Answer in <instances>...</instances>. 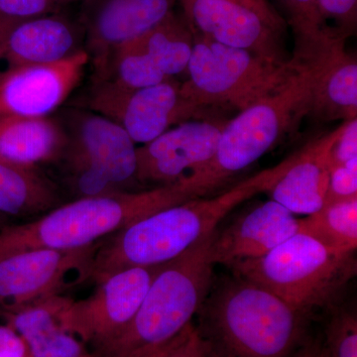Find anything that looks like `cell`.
I'll use <instances>...</instances> for the list:
<instances>
[{"label":"cell","instance_id":"cell-1","mask_svg":"<svg viewBox=\"0 0 357 357\" xmlns=\"http://www.w3.org/2000/svg\"><path fill=\"white\" fill-rule=\"evenodd\" d=\"M293 155L211 198L190 199L140 218L105 237L96 248L89 281L114 272L175 259L217 230L223 218L256 195L269 192L287 170Z\"/></svg>","mask_w":357,"mask_h":357},{"label":"cell","instance_id":"cell-2","mask_svg":"<svg viewBox=\"0 0 357 357\" xmlns=\"http://www.w3.org/2000/svg\"><path fill=\"white\" fill-rule=\"evenodd\" d=\"M191 199L181 185L73 199L32 222L0 229V258L33 249L88 248L126 225Z\"/></svg>","mask_w":357,"mask_h":357},{"label":"cell","instance_id":"cell-3","mask_svg":"<svg viewBox=\"0 0 357 357\" xmlns=\"http://www.w3.org/2000/svg\"><path fill=\"white\" fill-rule=\"evenodd\" d=\"M211 340L227 357H291L307 314L259 284L227 277L203 306Z\"/></svg>","mask_w":357,"mask_h":357},{"label":"cell","instance_id":"cell-4","mask_svg":"<svg viewBox=\"0 0 357 357\" xmlns=\"http://www.w3.org/2000/svg\"><path fill=\"white\" fill-rule=\"evenodd\" d=\"M293 59L295 70L285 84L225 122L213 158L178 184L192 199L208 196L255 164L309 114L311 70Z\"/></svg>","mask_w":357,"mask_h":357},{"label":"cell","instance_id":"cell-5","mask_svg":"<svg viewBox=\"0 0 357 357\" xmlns=\"http://www.w3.org/2000/svg\"><path fill=\"white\" fill-rule=\"evenodd\" d=\"M215 232L161 265L130 325L93 351L96 357H126L168 344L192 323L213 286L210 248Z\"/></svg>","mask_w":357,"mask_h":357},{"label":"cell","instance_id":"cell-6","mask_svg":"<svg viewBox=\"0 0 357 357\" xmlns=\"http://www.w3.org/2000/svg\"><path fill=\"white\" fill-rule=\"evenodd\" d=\"M354 255L299 231L262 257L230 269L309 314L330 306L354 276Z\"/></svg>","mask_w":357,"mask_h":357},{"label":"cell","instance_id":"cell-7","mask_svg":"<svg viewBox=\"0 0 357 357\" xmlns=\"http://www.w3.org/2000/svg\"><path fill=\"white\" fill-rule=\"evenodd\" d=\"M295 67L293 58L277 62L194 34L188 79L181 91L199 109L229 107L241 112L280 89Z\"/></svg>","mask_w":357,"mask_h":357},{"label":"cell","instance_id":"cell-8","mask_svg":"<svg viewBox=\"0 0 357 357\" xmlns=\"http://www.w3.org/2000/svg\"><path fill=\"white\" fill-rule=\"evenodd\" d=\"M194 34L272 59H284L285 23L268 0H178Z\"/></svg>","mask_w":357,"mask_h":357},{"label":"cell","instance_id":"cell-9","mask_svg":"<svg viewBox=\"0 0 357 357\" xmlns=\"http://www.w3.org/2000/svg\"><path fill=\"white\" fill-rule=\"evenodd\" d=\"M89 103L96 114L121 126L135 144L142 145L178 124L199 119L203 112L183 96L175 79L140 89L95 82Z\"/></svg>","mask_w":357,"mask_h":357},{"label":"cell","instance_id":"cell-10","mask_svg":"<svg viewBox=\"0 0 357 357\" xmlns=\"http://www.w3.org/2000/svg\"><path fill=\"white\" fill-rule=\"evenodd\" d=\"M161 265L126 268L105 277L89 297L70 301L61 317L63 326L91 351L105 347L130 325Z\"/></svg>","mask_w":357,"mask_h":357},{"label":"cell","instance_id":"cell-11","mask_svg":"<svg viewBox=\"0 0 357 357\" xmlns=\"http://www.w3.org/2000/svg\"><path fill=\"white\" fill-rule=\"evenodd\" d=\"M100 243L70 250L33 249L0 258V314L62 295L89 281Z\"/></svg>","mask_w":357,"mask_h":357},{"label":"cell","instance_id":"cell-12","mask_svg":"<svg viewBox=\"0 0 357 357\" xmlns=\"http://www.w3.org/2000/svg\"><path fill=\"white\" fill-rule=\"evenodd\" d=\"M194 34L183 14L175 11L137 38L121 45L110 56L98 81L126 89L155 86L187 70Z\"/></svg>","mask_w":357,"mask_h":357},{"label":"cell","instance_id":"cell-13","mask_svg":"<svg viewBox=\"0 0 357 357\" xmlns=\"http://www.w3.org/2000/svg\"><path fill=\"white\" fill-rule=\"evenodd\" d=\"M347 38L326 30L318 38L296 42L294 56L311 70L309 114L321 121L356 119L357 62L345 49Z\"/></svg>","mask_w":357,"mask_h":357},{"label":"cell","instance_id":"cell-14","mask_svg":"<svg viewBox=\"0 0 357 357\" xmlns=\"http://www.w3.org/2000/svg\"><path fill=\"white\" fill-rule=\"evenodd\" d=\"M225 122L199 119L178 124L137 148V181L178 185L213 158Z\"/></svg>","mask_w":357,"mask_h":357},{"label":"cell","instance_id":"cell-15","mask_svg":"<svg viewBox=\"0 0 357 357\" xmlns=\"http://www.w3.org/2000/svg\"><path fill=\"white\" fill-rule=\"evenodd\" d=\"M81 23L95 79L102 76L110 56L121 45L158 25L178 0H81Z\"/></svg>","mask_w":357,"mask_h":357},{"label":"cell","instance_id":"cell-16","mask_svg":"<svg viewBox=\"0 0 357 357\" xmlns=\"http://www.w3.org/2000/svg\"><path fill=\"white\" fill-rule=\"evenodd\" d=\"M86 49L53 64L21 66L0 74V116L48 117L83 77Z\"/></svg>","mask_w":357,"mask_h":357},{"label":"cell","instance_id":"cell-17","mask_svg":"<svg viewBox=\"0 0 357 357\" xmlns=\"http://www.w3.org/2000/svg\"><path fill=\"white\" fill-rule=\"evenodd\" d=\"M66 131V151L102 173L119 191H132L139 184L137 147L121 126L96 112H82L72 116Z\"/></svg>","mask_w":357,"mask_h":357},{"label":"cell","instance_id":"cell-18","mask_svg":"<svg viewBox=\"0 0 357 357\" xmlns=\"http://www.w3.org/2000/svg\"><path fill=\"white\" fill-rule=\"evenodd\" d=\"M302 218L273 199L259 204L239 215L218 232L210 248L213 265L232 268L257 259L300 231Z\"/></svg>","mask_w":357,"mask_h":357},{"label":"cell","instance_id":"cell-19","mask_svg":"<svg viewBox=\"0 0 357 357\" xmlns=\"http://www.w3.org/2000/svg\"><path fill=\"white\" fill-rule=\"evenodd\" d=\"M81 23L58 13L13 22L7 31L2 60L8 69L53 64L84 50Z\"/></svg>","mask_w":357,"mask_h":357},{"label":"cell","instance_id":"cell-20","mask_svg":"<svg viewBox=\"0 0 357 357\" xmlns=\"http://www.w3.org/2000/svg\"><path fill=\"white\" fill-rule=\"evenodd\" d=\"M342 128V123L293 154L290 166L270 189L271 199L294 215L306 217L325 206L331 150Z\"/></svg>","mask_w":357,"mask_h":357},{"label":"cell","instance_id":"cell-21","mask_svg":"<svg viewBox=\"0 0 357 357\" xmlns=\"http://www.w3.org/2000/svg\"><path fill=\"white\" fill-rule=\"evenodd\" d=\"M72 301L53 296L0 314V319L24 340L32 357H96L95 352L63 326L61 317Z\"/></svg>","mask_w":357,"mask_h":357},{"label":"cell","instance_id":"cell-22","mask_svg":"<svg viewBox=\"0 0 357 357\" xmlns=\"http://www.w3.org/2000/svg\"><path fill=\"white\" fill-rule=\"evenodd\" d=\"M67 143L66 128L51 117L0 116V163L39 170L57 163Z\"/></svg>","mask_w":357,"mask_h":357},{"label":"cell","instance_id":"cell-23","mask_svg":"<svg viewBox=\"0 0 357 357\" xmlns=\"http://www.w3.org/2000/svg\"><path fill=\"white\" fill-rule=\"evenodd\" d=\"M60 204L57 185L39 170L0 163V217L43 215Z\"/></svg>","mask_w":357,"mask_h":357},{"label":"cell","instance_id":"cell-24","mask_svg":"<svg viewBox=\"0 0 357 357\" xmlns=\"http://www.w3.org/2000/svg\"><path fill=\"white\" fill-rule=\"evenodd\" d=\"M300 231L328 248L354 252L357 246V198L325 204L317 213L302 218Z\"/></svg>","mask_w":357,"mask_h":357},{"label":"cell","instance_id":"cell-25","mask_svg":"<svg viewBox=\"0 0 357 357\" xmlns=\"http://www.w3.org/2000/svg\"><path fill=\"white\" fill-rule=\"evenodd\" d=\"M326 357H357V319L351 312H337L328 321L326 342Z\"/></svg>","mask_w":357,"mask_h":357},{"label":"cell","instance_id":"cell-26","mask_svg":"<svg viewBox=\"0 0 357 357\" xmlns=\"http://www.w3.org/2000/svg\"><path fill=\"white\" fill-rule=\"evenodd\" d=\"M288 16L296 42L319 37L326 29L317 0H279Z\"/></svg>","mask_w":357,"mask_h":357},{"label":"cell","instance_id":"cell-27","mask_svg":"<svg viewBox=\"0 0 357 357\" xmlns=\"http://www.w3.org/2000/svg\"><path fill=\"white\" fill-rule=\"evenodd\" d=\"M162 357H227L210 337L190 324L174 338Z\"/></svg>","mask_w":357,"mask_h":357},{"label":"cell","instance_id":"cell-28","mask_svg":"<svg viewBox=\"0 0 357 357\" xmlns=\"http://www.w3.org/2000/svg\"><path fill=\"white\" fill-rule=\"evenodd\" d=\"M326 29L349 37L356 27L357 0H317Z\"/></svg>","mask_w":357,"mask_h":357},{"label":"cell","instance_id":"cell-29","mask_svg":"<svg viewBox=\"0 0 357 357\" xmlns=\"http://www.w3.org/2000/svg\"><path fill=\"white\" fill-rule=\"evenodd\" d=\"M76 1L81 0H0V18L17 22L56 13L61 6Z\"/></svg>","mask_w":357,"mask_h":357},{"label":"cell","instance_id":"cell-30","mask_svg":"<svg viewBox=\"0 0 357 357\" xmlns=\"http://www.w3.org/2000/svg\"><path fill=\"white\" fill-rule=\"evenodd\" d=\"M357 198V158L331 167L325 204Z\"/></svg>","mask_w":357,"mask_h":357},{"label":"cell","instance_id":"cell-31","mask_svg":"<svg viewBox=\"0 0 357 357\" xmlns=\"http://www.w3.org/2000/svg\"><path fill=\"white\" fill-rule=\"evenodd\" d=\"M357 158V119L342 122V128L331 150V167Z\"/></svg>","mask_w":357,"mask_h":357},{"label":"cell","instance_id":"cell-32","mask_svg":"<svg viewBox=\"0 0 357 357\" xmlns=\"http://www.w3.org/2000/svg\"><path fill=\"white\" fill-rule=\"evenodd\" d=\"M0 357H32L22 337L2 321H0Z\"/></svg>","mask_w":357,"mask_h":357},{"label":"cell","instance_id":"cell-33","mask_svg":"<svg viewBox=\"0 0 357 357\" xmlns=\"http://www.w3.org/2000/svg\"><path fill=\"white\" fill-rule=\"evenodd\" d=\"M291 357H326L323 345L316 342H305L300 345Z\"/></svg>","mask_w":357,"mask_h":357},{"label":"cell","instance_id":"cell-34","mask_svg":"<svg viewBox=\"0 0 357 357\" xmlns=\"http://www.w3.org/2000/svg\"><path fill=\"white\" fill-rule=\"evenodd\" d=\"M172 342V340H171ZM168 344L160 345V347H149V349H141V351L133 352L126 357H162L168 349Z\"/></svg>","mask_w":357,"mask_h":357},{"label":"cell","instance_id":"cell-35","mask_svg":"<svg viewBox=\"0 0 357 357\" xmlns=\"http://www.w3.org/2000/svg\"><path fill=\"white\" fill-rule=\"evenodd\" d=\"M13 22L14 21H8L0 18V60H2V57H3L4 42H6L7 31H8L9 27H10Z\"/></svg>","mask_w":357,"mask_h":357},{"label":"cell","instance_id":"cell-36","mask_svg":"<svg viewBox=\"0 0 357 357\" xmlns=\"http://www.w3.org/2000/svg\"><path fill=\"white\" fill-rule=\"evenodd\" d=\"M6 218H2V217H0V225H2V222H4V220H6Z\"/></svg>","mask_w":357,"mask_h":357}]
</instances>
